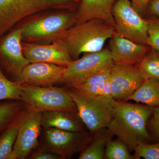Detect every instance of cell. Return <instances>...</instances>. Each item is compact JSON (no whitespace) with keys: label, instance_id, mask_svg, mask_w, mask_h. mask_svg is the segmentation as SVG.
Listing matches in <instances>:
<instances>
[{"label":"cell","instance_id":"6da1fadb","mask_svg":"<svg viewBox=\"0 0 159 159\" xmlns=\"http://www.w3.org/2000/svg\"><path fill=\"white\" fill-rule=\"evenodd\" d=\"M153 111V107L145 104L115 100L113 117L107 128L128 148L134 150L140 143L152 139L146 126Z\"/></svg>","mask_w":159,"mask_h":159},{"label":"cell","instance_id":"7a4b0ae2","mask_svg":"<svg viewBox=\"0 0 159 159\" xmlns=\"http://www.w3.org/2000/svg\"><path fill=\"white\" fill-rule=\"evenodd\" d=\"M26 19L18 25L22 42L50 44L61 40L66 32L77 23V10H51Z\"/></svg>","mask_w":159,"mask_h":159},{"label":"cell","instance_id":"3957f363","mask_svg":"<svg viewBox=\"0 0 159 159\" xmlns=\"http://www.w3.org/2000/svg\"><path fill=\"white\" fill-rule=\"evenodd\" d=\"M81 0H0V38L21 22L44 11L77 10Z\"/></svg>","mask_w":159,"mask_h":159},{"label":"cell","instance_id":"277c9868","mask_svg":"<svg viewBox=\"0 0 159 159\" xmlns=\"http://www.w3.org/2000/svg\"><path fill=\"white\" fill-rule=\"evenodd\" d=\"M115 33L114 26L102 20L93 19L72 26L61 40L74 60L81 54L101 51L107 40Z\"/></svg>","mask_w":159,"mask_h":159},{"label":"cell","instance_id":"5b68a950","mask_svg":"<svg viewBox=\"0 0 159 159\" xmlns=\"http://www.w3.org/2000/svg\"><path fill=\"white\" fill-rule=\"evenodd\" d=\"M21 100L30 110L43 112L64 111H77L68 90L53 86H37L21 83Z\"/></svg>","mask_w":159,"mask_h":159},{"label":"cell","instance_id":"8992f818","mask_svg":"<svg viewBox=\"0 0 159 159\" xmlns=\"http://www.w3.org/2000/svg\"><path fill=\"white\" fill-rule=\"evenodd\" d=\"M68 92L79 118L89 130L95 132L108 127L113 117L115 99L102 96H85L73 89Z\"/></svg>","mask_w":159,"mask_h":159},{"label":"cell","instance_id":"52a82bcc","mask_svg":"<svg viewBox=\"0 0 159 159\" xmlns=\"http://www.w3.org/2000/svg\"><path fill=\"white\" fill-rule=\"evenodd\" d=\"M112 14L115 23V34L150 47L147 21L134 10L129 0H117L113 6Z\"/></svg>","mask_w":159,"mask_h":159},{"label":"cell","instance_id":"ba28073f","mask_svg":"<svg viewBox=\"0 0 159 159\" xmlns=\"http://www.w3.org/2000/svg\"><path fill=\"white\" fill-rule=\"evenodd\" d=\"M22 42L18 25L0 38V68L9 79L19 82L23 70L30 63L23 53Z\"/></svg>","mask_w":159,"mask_h":159},{"label":"cell","instance_id":"9c48e42d","mask_svg":"<svg viewBox=\"0 0 159 159\" xmlns=\"http://www.w3.org/2000/svg\"><path fill=\"white\" fill-rule=\"evenodd\" d=\"M113 64L108 49L85 53L80 58L73 60L66 67L60 83L72 86L91 75L110 68Z\"/></svg>","mask_w":159,"mask_h":159},{"label":"cell","instance_id":"30bf717a","mask_svg":"<svg viewBox=\"0 0 159 159\" xmlns=\"http://www.w3.org/2000/svg\"><path fill=\"white\" fill-rule=\"evenodd\" d=\"M42 112L30 110L21 119L18 134L13 146L16 159L26 158L38 145Z\"/></svg>","mask_w":159,"mask_h":159},{"label":"cell","instance_id":"8fae6325","mask_svg":"<svg viewBox=\"0 0 159 159\" xmlns=\"http://www.w3.org/2000/svg\"><path fill=\"white\" fill-rule=\"evenodd\" d=\"M109 72L111 97L117 101H126L145 80L133 66L114 63Z\"/></svg>","mask_w":159,"mask_h":159},{"label":"cell","instance_id":"7c38bea8","mask_svg":"<svg viewBox=\"0 0 159 159\" xmlns=\"http://www.w3.org/2000/svg\"><path fill=\"white\" fill-rule=\"evenodd\" d=\"M23 53L30 63L44 62L67 67L71 58L62 40L50 44L22 42Z\"/></svg>","mask_w":159,"mask_h":159},{"label":"cell","instance_id":"4fadbf2b","mask_svg":"<svg viewBox=\"0 0 159 159\" xmlns=\"http://www.w3.org/2000/svg\"><path fill=\"white\" fill-rule=\"evenodd\" d=\"M46 148L61 157H71L80 149L86 136L81 132L69 131L54 128H46Z\"/></svg>","mask_w":159,"mask_h":159},{"label":"cell","instance_id":"5bb4252c","mask_svg":"<svg viewBox=\"0 0 159 159\" xmlns=\"http://www.w3.org/2000/svg\"><path fill=\"white\" fill-rule=\"evenodd\" d=\"M110 39L109 50L113 61L116 64H137L152 48L150 46L138 43L116 34Z\"/></svg>","mask_w":159,"mask_h":159},{"label":"cell","instance_id":"9a60e30c","mask_svg":"<svg viewBox=\"0 0 159 159\" xmlns=\"http://www.w3.org/2000/svg\"><path fill=\"white\" fill-rule=\"evenodd\" d=\"M66 67L44 62L30 63L23 70L21 83L48 87L61 82Z\"/></svg>","mask_w":159,"mask_h":159},{"label":"cell","instance_id":"2e32d148","mask_svg":"<svg viewBox=\"0 0 159 159\" xmlns=\"http://www.w3.org/2000/svg\"><path fill=\"white\" fill-rule=\"evenodd\" d=\"M116 1L81 0L77 10L76 24L93 19H99L115 27L112 10Z\"/></svg>","mask_w":159,"mask_h":159},{"label":"cell","instance_id":"e0dca14e","mask_svg":"<svg viewBox=\"0 0 159 159\" xmlns=\"http://www.w3.org/2000/svg\"><path fill=\"white\" fill-rule=\"evenodd\" d=\"M75 113L64 111L43 112L42 126L46 128H54L75 132H81L82 124Z\"/></svg>","mask_w":159,"mask_h":159},{"label":"cell","instance_id":"ac0fdd59","mask_svg":"<svg viewBox=\"0 0 159 159\" xmlns=\"http://www.w3.org/2000/svg\"><path fill=\"white\" fill-rule=\"evenodd\" d=\"M109 78V68L89 76L71 88L80 93L85 96H101L104 84Z\"/></svg>","mask_w":159,"mask_h":159},{"label":"cell","instance_id":"d6986e66","mask_svg":"<svg viewBox=\"0 0 159 159\" xmlns=\"http://www.w3.org/2000/svg\"><path fill=\"white\" fill-rule=\"evenodd\" d=\"M128 100H134L152 107L158 106L159 80H145L135 92L126 99V101Z\"/></svg>","mask_w":159,"mask_h":159},{"label":"cell","instance_id":"ffe728a7","mask_svg":"<svg viewBox=\"0 0 159 159\" xmlns=\"http://www.w3.org/2000/svg\"><path fill=\"white\" fill-rule=\"evenodd\" d=\"M22 116L20 112L0 135V159H7L13 150Z\"/></svg>","mask_w":159,"mask_h":159},{"label":"cell","instance_id":"44dd1931","mask_svg":"<svg viewBox=\"0 0 159 159\" xmlns=\"http://www.w3.org/2000/svg\"><path fill=\"white\" fill-rule=\"evenodd\" d=\"M137 67L144 79L159 80V52L152 48L138 64Z\"/></svg>","mask_w":159,"mask_h":159},{"label":"cell","instance_id":"7402d4cb","mask_svg":"<svg viewBox=\"0 0 159 159\" xmlns=\"http://www.w3.org/2000/svg\"><path fill=\"white\" fill-rule=\"evenodd\" d=\"M21 84L9 79L0 68V101L21 100Z\"/></svg>","mask_w":159,"mask_h":159},{"label":"cell","instance_id":"603a6c76","mask_svg":"<svg viewBox=\"0 0 159 159\" xmlns=\"http://www.w3.org/2000/svg\"><path fill=\"white\" fill-rule=\"evenodd\" d=\"M22 106L19 100L0 102V135L20 112Z\"/></svg>","mask_w":159,"mask_h":159},{"label":"cell","instance_id":"cb8c5ba5","mask_svg":"<svg viewBox=\"0 0 159 159\" xmlns=\"http://www.w3.org/2000/svg\"><path fill=\"white\" fill-rule=\"evenodd\" d=\"M127 145L120 139L113 141L108 139L106 145L104 158L107 159H130Z\"/></svg>","mask_w":159,"mask_h":159},{"label":"cell","instance_id":"d4e9b609","mask_svg":"<svg viewBox=\"0 0 159 159\" xmlns=\"http://www.w3.org/2000/svg\"><path fill=\"white\" fill-rule=\"evenodd\" d=\"M108 138L100 137L95 139L90 145L80 154L79 159L104 158L106 145Z\"/></svg>","mask_w":159,"mask_h":159},{"label":"cell","instance_id":"484cf974","mask_svg":"<svg viewBox=\"0 0 159 159\" xmlns=\"http://www.w3.org/2000/svg\"><path fill=\"white\" fill-rule=\"evenodd\" d=\"M134 150V157L136 158L159 159V142L153 144L141 143L136 146Z\"/></svg>","mask_w":159,"mask_h":159},{"label":"cell","instance_id":"4316f807","mask_svg":"<svg viewBox=\"0 0 159 159\" xmlns=\"http://www.w3.org/2000/svg\"><path fill=\"white\" fill-rule=\"evenodd\" d=\"M145 19L148 24L150 47L159 52V19L152 17Z\"/></svg>","mask_w":159,"mask_h":159},{"label":"cell","instance_id":"83f0119b","mask_svg":"<svg viewBox=\"0 0 159 159\" xmlns=\"http://www.w3.org/2000/svg\"><path fill=\"white\" fill-rule=\"evenodd\" d=\"M149 121V128L153 137L159 141V106L153 107V113Z\"/></svg>","mask_w":159,"mask_h":159},{"label":"cell","instance_id":"f1b7e54d","mask_svg":"<svg viewBox=\"0 0 159 159\" xmlns=\"http://www.w3.org/2000/svg\"><path fill=\"white\" fill-rule=\"evenodd\" d=\"M134 10L142 17L146 16L147 6L151 0H129Z\"/></svg>","mask_w":159,"mask_h":159},{"label":"cell","instance_id":"f546056e","mask_svg":"<svg viewBox=\"0 0 159 159\" xmlns=\"http://www.w3.org/2000/svg\"><path fill=\"white\" fill-rule=\"evenodd\" d=\"M32 159H60L61 157L46 148L37 151L31 156Z\"/></svg>","mask_w":159,"mask_h":159},{"label":"cell","instance_id":"4dcf8cb0","mask_svg":"<svg viewBox=\"0 0 159 159\" xmlns=\"http://www.w3.org/2000/svg\"><path fill=\"white\" fill-rule=\"evenodd\" d=\"M146 15L159 19V0H151L147 6Z\"/></svg>","mask_w":159,"mask_h":159}]
</instances>
